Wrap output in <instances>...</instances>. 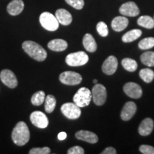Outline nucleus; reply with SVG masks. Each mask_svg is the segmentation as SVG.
I'll return each mask as SVG.
<instances>
[{
	"label": "nucleus",
	"mask_w": 154,
	"mask_h": 154,
	"mask_svg": "<svg viewBox=\"0 0 154 154\" xmlns=\"http://www.w3.org/2000/svg\"><path fill=\"white\" fill-rule=\"evenodd\" d=\"M119 11L121 14L126 17H136L140 13L138 6L133 2H128L121 5Z\"/></svg>",
	"instance_id": "f8f14e48"
},
{
	"label": "nucleus",
	"mask_w": 154,
	"mask_h": 154,
	"mask_svg": "<svg viewBox=\"0 0 154 154\" xmlns=\"http://www.w3.org/2000/svg\"><path fill=\"white\" fill-rule=\"evenodd\" d=\"M118 67V60L114 56H110L107 58L102 65V71L106 75L114 74Z\"/></svg>",
	"instance_id": "ddd939ff"
},
{
	"label": "nucleus",
	"mask_w": 154,
	"mask_h": 154,
	"mask_svg": "<svg viewBox=\"0 0 154 154\" xmlns=\"http://www.w3.org/2000/svg\"><path fill=\"white\" fill-rule=\"evenodd\" d=\"M29 154H49L51 153V149L49 147L44 148H34L31 149Z\"/></svg>",
	"instance_id": "2f4dec72"
},
{
	"label": "nucleus",
	"mask_w": 154,
	"mask_h": 154,
	"mask_svg": "<svg viewBox=\"0 0 154 154\" xmlns=\"http://www.w3.org/2000/svg\"><path fill=\"white\" fill-rule=\"evenodd\" d=\"M55 17L59 23L61 24L67 26L72 22V16L68 11L64 9H59L56 11Z\"/></svg>",
	"instance_id": "a211bd4d"
},
{
	"label": "nucleus",
	"mask_w": 154,
	"mask_h": 154,
	"mask_svg": "<svg viewBox=\"0 0 154 154\" xmlns=\"http://www.w3.org/2000/svg\"><path fill=\"white\" fill-rule=\"evenodd\" d=\"M45 98V93L43 91H39L33 94L31 101L34 106H40L44 103Z\"/></svg>",
	"instance_id": "cd10ccee"
},
{
	"label": "nucleus",
	"mask_w": 154,
	"mask_h": 154,
	"mask_svg": "<svg viewBox=\"0 0 154 154\" xmlns=\"http://www.w3.org/2000/svg\"><path fill=\"white\" fill-rule=\"evenodd\" d=\"M88 61V56L82 51L69 54L66 57V63L70 66H83Z\"/></svg>",
	"instance_id": "39448f33"
},
{
	"label": "nucleus",
	"mask_w": 154,
	"mask_h": 154,
	"mask_svg": "<svg viewBox=\"0 0 154 154\" xmlns=\"http://www.w3.org/2000/svg\"><path fill=\"white\" fill-rule=\"evenodd\" d=\"M68 47L67 42L63 39L57 38L53 39L48 43V48L54 51H62L66 49Z\"/></svg>",
	"instance_id": "aec40b11"
},
{
	"label": "nucleus",
	"mask_w": 154,
	"mask_h": 154,
	"mask_svg": "<svg viewBox=\"0 0 154 154\" xmlns=\"http://www.w3.org/2000/svg\"><path fill=\"white\" fill-rule=\"evenodd\" d=\"M24 7V4L22 0H13L7 5V9L11 16H17L22 13Z\"/></svg>",
	"instance_id": "dca6fc26"
},
{
	"label": "nucleus",
	"mask_w": 154,
	"mask_h": 154,
	"mask_svg": "<svg viewBox=\"0 0 154 154\" xmlns=\"http://www.w3.org/2000/svg\"><path fill=\"white\" fill-rule=\"evenodd\" d=\"M136 110H137V106H136V104L134 102H127L126 104L124 105L121 113V117L122 120L129 121L136 113Z\"/></svg>",
	"instance_id": "4468645a"
},
{
	"label": "nucleus",
	"mask_w": 154,
	"mask_h": 154,
	"mask_svg": "<svg viewBox=\"0 0 154 154\" xmlns=\"http://www.w3.org/2000/svg\"><path fill=\"white\" fill-rule=\"evenodd\" d=\"M39 22L45 29L50 32H54L59 28V22L56 17L47 11L43 12L40 15Z\"/></svg>",
	"instance_id": "20e7f679"
},
{
	"label": "nucleus",
	"mask_w": 154,
	"mask_h": 154,
	"mask_svg": "<svg viewBox=\"0 0 154 154\" xmlns=\"http://www.w3.org/2000/svg\"><path fill=\"white\" fill-rule=\"evenodd\" d=\"M96 29H97L99 35L103 36V37H106L109 34V29H108L107 25L103 22L98 23L97 26H96Z\"/></svg>",
	"instance_id": "c756f323"
},
{
	"label": "nucleus",
	"mask_w": 154,
	"mask_h": 154,
	"mask_svg": "<svg viewBox=\"0 0 154 154\" xmlns=\"http://www.w3.org/2000/svg\"><path fill=\"white\" fill-rule=\"evenodd\" d=\"M66 2L76 9H82L84 6V0H65Z\"/></svg>",
	"instance_id": "7c9ffc66"
},
{
	"label": "nucleus",
	"mask_w": 154,
	"mask_h": 154,
	"mask_svg": "<svg viewBox=\"0 0 154 154\" xmlns=\"http://www.w3.org/2000/svg\"><path fill=\"white\" fill-rule=\"evenodd\" d=\"M75 136L79 140H82L89 143H96L99 140L98 136L94 133L88 131H79L76 133Z\"/></svg>",
	"instance_id": "2eb2a0df"
},
{
	"label": "nucleus",
	"mask_w": 154,
	"mask_h": 154,
	"mask_svg": "<svg viewBox=\"0 0 154 154\" xmlns=\"http://www.w3.org/2000/svg\"><path fill=\"white\" fill-rule=\"evenodd\" d=\"M142 32L140 29H133L129 32H126L124 36H122V41L124 43H130L138 39L141 36Z\"/></svg>",
	"instance_id": "4be33fe9"
},
{
	"label": "nucleus",
	"mask_w": 154,
	"mask_h": 154,
	"mask_svg": "<svg viewBox=\"0 0 154 154\" xmlns=\"http://www.w3.org/2000/svg\"><path fill=\"white\" fill-rule=\"evenodd\" d=\"M137 23L139 26L146 29H153L154 27V20L149 16H141L138 19Z\"/></svg>",
	"instance_id": "5701e85b"
},
{
	"label": "nucleus",
	"mask_w": 154,
	"mask_h": 154,
	"mask_svg": "<svg viewBox=\"0 0 154 154\" xmlns=\"http://www.w3.org/2000/svg\"><path fill=\"white\" fill-rule=\"evenodd\" d=\"M92 99L91 91L86 87H82L74 96V102L79 107H85L89 105Z\"/></svg>",
	"instance_id": "7ed1b4c3"
},
{
	"label": "nucleus",
	"mask_w": 154,
	"mask_h": 154,
	"mask_svg": "<svg viewBox=\"0 0 154 154\" xmlns=\"http://www.w3.org/2000/svg\"><path fill=\"white\" fill-rule=\"evenodd\" d=\"M124 91L127 96L132 99H139L143 94L141 87L134 82L126 83L124 86Z\"/></svg>",
	"instance_id": "9b49d317"
},
{
	"label": "nucleus",
	"mask_w": 154,
	"mask_h": 154,
	"mask_svg": "<svg viewBox=\"0 0 154 154\" xmlns=\"http://www.w3.org/2000/svg\"><path fill=\"white\" fill-rule=\"evenodd\" d=\"M154 123L153 119L151 118H146L142 121L139 127H138V133L143 136H149L153 131Z\"/></svg>",
	"instance_id": "f3484780"
},
{
	"label": "nucleus",
	"mask_w": 154,
	"mask_h": 154,
	"mask_svg": "<svg viewBox=\"0 0 154 154\" xmlns=\"http://www.w3.org/2000/svg\"><path fill=\"white\" fill-rule=\"evenodd\" d=\"M97 82H98V81L96 80V79L94 80V84H97Z\"/></svg>",
	"instance_id": "e433bc0d"
},
{
	"label": "nucleus",
	"mask_w": 154,
	"mask_h": 154,
	"mask_svg": "<svg viewBox=\"0 0 154 154\" xmlns=\"http://www.w3.org/2000/svg\"><path fill=\"white\" fill-rule=\"evenodd\" d=\"M83 45L88 52H94L97 49V44L95 39L90 34H86L84 35L83 38Z\"/></svg>",
	"instance_id": "412c9836"
},
{
	"label": "nucleus",
	"mask_w": 154,
	"mask_h": 154,
	"mask_svg": "<svg viewBox=\"0 0 154 154\" xmlns=\"http://www.w3.org/2000/svg\"><path fill=\"white\" fill-rule=\"evenodd\" d=\"M92 99L96 105L102 106L104 104L107 97L106 88L100 84H96L91 91Z\"/></svg>",
	"instance_id": "423d86ee"
},
{
	"label": "nucleus",
	"mask_w": 154,
	"mask_h": 154,
	"mask_svg": "<svg viewBox=\"0 0 154 154\" xmlns=\"http://www.w3.org/2000/svg\"><path fill=\"white\" fill-rule=\"evenodd\" d=\"M154 47V38L148 37L142 39L138 43V47L142 50H148Z\"/></svg>",
	"instance_id": "c85d7f7f"
},
{
	"label": "nucleus",
	"mask_w": 154,
	"mask_h": 154,
	"mask_svg": "<svg viewBox=\"0 0 154 154\" xmlns=\"http://www.w3.org/2000/svg\"><path fill=\"white\" fill-rule=\"evenodd\" d=\"M0 79L5 85L10 88H16L18 85V81L14 72L9 69H4L0 73Z\"/></svg>",
	"instance_id": "1a4fd4ad"
},
{
	"label": "nucleus",
	"mask_w": 154,
	"mask_h": 154,
	"mask_svg": "<svg viewBox=\"0 0 154 154\" xmlns=\"http://www.w3.org/2000/svg\"><path fill=\"white\" fill-rule=\"evenodd\" d=\"M128 24V19L125 17H116L111 22V27L116 32H121L127 27Z\"/></svg>",
	"instance_id": "6ab92c4d"
},
{
	"label": "nucleus",
	"mask_w": 154,
	"mask_h": 154,
	"mask_svg": "<svg viewBox=\"0 0 154 154\" xmlns=\"http://www.w3.org/2000/svg\"><path fill=\"white\" fill-rule=\"evenodd\" d=\"M101 154H116V151L114 148L113 147H108L104 151H102Z\"/></svg>",
	"instance_id": "f704fd0d"
},
{
	"label": "nucleus",
	"mask_w": 154,
	"mask_h": 154,
	"mask_svg": "<svg viewBox=\"0 0 154 154\" xmlns=\"http://www.w3.org/2000/svg\"><path fill=\"white\" fill-rule=\"evenodd\" d=\"M121 64L126 71L130 72H134L138 68V63L134 59L125 58L121 61Z\"/></svg>",
	"instance_id": "393cba45"
},
{
	"label": "nucleus",
	"mask_w": 154,
	"mask_h": 154,
	"mask_svg": "<svg viewBox=\"0 0 154 154\" xmlns=\"http://www.w3.org/2000/svg\"><path fill=\"white\" fill-rule=\"evenodd\" d=\"M68 154H84V150L83 148L80 147V146H76L74 147L70 148L67 151Z\"/></svg>",
	"instance_id": "72a5a7b5"
},
{
	"label": "nucleus",
	"mask_w": 154,
	"mask_h": 154,
	"mask_svg": "<svg viewBox=\"0 0 154 154\" xmlns=\"http://www.w3.org/2000/svg\"><path fill=\"white\" fill-rule=\"evenodd\" d=\"M139 151L143 154H154V148L149 145H141Z\"/></svg>",
	"instance_id": "473e14b6"
},
{
	"label": "nucleus",
	"mask_w": 154,
	"mask_h": 154,
	"mask_svg": "<svg viewBox=\"0 0 154 154\" xmlns=\"http://www.w3.org/2000/svg\"><path fill=\"white\" fill-rule=\"evenodd\" d=\"M153 20H154V18H153Z\"/></svg>",
	"instance_id": "4c0bfd02"
},
{
	"label": "nucleus",
	"mask_w": 154,
	"mask_h": 154,
	"mask_svg": "<svg viewBox=\"0 0 154 154\" xmlns=\"http://www.w3.org/2000/svg\"><path fill=\"white\" fill-rule=\"evenodd\" d=\"M140 61L146 66H154V51H146L140 56Z\"/></svg>",
	"instance_id": "b1692460"
},
{
	"label": "nucleus",
	"mask_w": 154,
	"mask_h": 154,
	"mask_svg": "<svg viewBox=\"0 0 154 154\" xmlns=\"http://www.w3.org/2000/svg\"><path fill=\"white\" fill-rule=\"evenodd\" d=\"M139 76L146 83H151L154 79V72L149 68L143 69L140 71Z\"/></svg>",
	"instance_id": "bb28decb"
},
{
	"label": "nucleus",
	"mask_w": 154,
	"mask_h": 154,
	"mask_svg": "<svg viewBox=\"0 0 154 154\" xmlns=\"http://www.w3.org/2000/svg\"><path fill=\"white\" fill-rule=\"evenodd\" d=\"M22 48L27 54L38 61H43L47 59V53L41 45L32 41L23 42Z\"/></svg>",
	"instance_id": "f03ea898"
},
{
	"label": "nucleus",
	"mask_w": 154,
	"mask_h": 154,
	"mask_svg": "<svg viewBox=\"0 0 154 154\" xmlns=\"http://www.w3.org/2000/svg\"><path fill=\"white\" fill-rule=\"evenodd\" d=\"M61 111L63 114L69 119H79L82 114L80 107L70 102L63 103L61 107Z\"/></svg>",
	"instance_id": "6e6552de"
},
{
	"label": "nucleus",
	"mask_w": 154,
	"mask_h": 154,
	"mask_svg": "<svg viewBox=\"0 0 154 154\" xmlns=\"http://www.w3.org/2000/svg\"><path fill=\"white\" fill-rule=\"evenodd\" d=\"M30 121L32 124L39 128H45L49 125L47 116L42 111H36L31 113Z\"/></svg>",
	"instance_id": "9d476101"
},
{
	"label": "nucleus",
	"mask_w": 154,
	"mask_h": 154,
	"mask_svg": "<svg viewBox=\"0 0 154 154\" xmlns=\"http://www.w3.org/2000/svg\"><path fill=\"white\" fill-rule=\"evenodd\" d=\"M67 135L65 132H60L59 134H58V138H59V140H64L65 138H66Z\"/></svg>",
	"instance_id": "c9c22d12"
},
{
	"label": "nucleus",
	"mask_w": 154,
	"mask_h": 154,
	"mask_svg": "<svg viewBox=\"0 0 154 154\" xmlns=\"http://www.w3.org/2000/svg\"><path fill=\"white\" fill-rule=\"evenodd\" d=\"M45 106L44 109L47 113H51L54 110L56 104H57V100L53 95H48L45 98Z\"/></svg>",
	"instance_id": "a878e982"
},
{
	"label": "nucleus",
	"mask_w": 154,
	"mask_h": 154,
	"mask_svg": "<svg viewBox=\"0 0 154 154\" xmlns=\"http://www.w3.org/2000/svg\"><path fill=\"white\" fill-rule=\"evenodd\" d=\"M59 80L63 84L69 86L78 85L82 81V77L79 73L67 71L61 73L59 76Z\"/></svg>",
	"instance_id": "0eeeda50"
},
{
	"label": "nucleus",
	"mask_w": 154,
	"mask_h": 154,
	"mask_svg": "<svg viewBox=\"0 0 154 154\" xmlns=\"http://www.w3.org/2000/svg\"><path fill=\"white\" fill-rule=\"evenodd\" d=\"M13 142L19 146H24L30 138V132L26 123L19 121L11 133Z\"/></svg>",
	"instance_id": "f257e3e1"
}]
</instances>
